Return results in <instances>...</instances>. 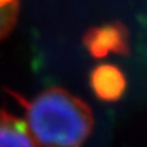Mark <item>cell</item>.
I'll use <instances>...</instances> for the list:
<instances>
[{
    "label": "cell",
    "instance_id": "2",
    "mask_svg": "<svg viewBox=\"0 0 147 147\" xmlns=\"http://www.w3.org/2000/svg\"><path fill=\"white\" fill-rule=\"evenodd\" d=\"M84 44L94 57H104L109 53H127L128 34L121 23H106L90 29L84 36Z\"/></svg>",
    "mask_w": 147,
    "mask_h": 147
},
{
    "label": "cell",
    "instance_id": "1",
    "mask_svg": "<svg viewBox=\"0 0 147 147\" xmlns=\"http://www.w3.org/2000/svg\"><path fill=\"white\" fill-rule=\"evenodd\" d=\"M25 106L29 134L37 147H80L93 129L89 105L60 87H51Z\"/></svg>",
    "mask_w": 147,
    "mask_h": 147
},
{
    "label": "cell",
    "instance_id": "6",
    "mask_svg": "<svg viewBox=\"0 0 147 147\" xmlns=\"http://www.w3.org/2000/svg\"><path fill=\"white\" fill-rule=\"evenodd\" d=\"M12 3H16V0H0V7H4V5L12 4Z\"/></svg>",
    "mask_w": 147,
    "mask_h": 147
},
{
    "label": "cell",
    "instance_id": "4",
    "mask_svg": "<svg viewBox=\"0 0 147 147\" xmlns=\"http://www.w3.org/2000/svg\"><path fill=\"white\" fill-rule=\"evenodd\" d=\"M0 147H37L25 121L0 110Z\"/></svg>",
    "mask_w": 147,
    "mask_h": 147
},
{
    "label": "cell",
    "instance_id": "5",
    "mask_svg": "<svg viewBox=\"0 0 147 147\" xmlns=\"http://www.w3.org/2000/svg\"><path fill=\"white\" fill-rule=\"evenodd\" d=\"M16 16H18V1L0 7V40H3L12 30L16 22Z\"/></svg>",
    "mask_w": 147,
    "mask_h": 147
},
{
    "label": "cell",
    "instance_id": "3",
    "mask_svg": "<svg viewBox=\"0 0 147 147\" xmlns=\"http://www.w3.org/2000/svg\"><path fill=\"white\" fill-rule=\"evenodd\" d=\"M91 86L100 98L113 101L120 98L125 89V79L119 68L113 65H100L91 74Z\"/></svg>",
    "mask_w": 147,
    "mask_h": 147
}]
</instances>
